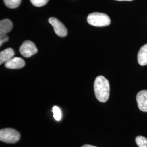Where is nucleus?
<instances>
[{"label":"nucleus","mask_w":147,"mask_h":147,"mask_svg":"<svg viewBox=\"0 0 147 147\" xmlns=\"http://www.w3.org/2000/svg\"><path fill=\"white\" fill-rule=\"evenodd\" d=\"M94 89L96 98L101 102H106L110 96V84L103 76H99L95 80Z\"/></svg>","instance_id":"f257e3e1"},{"label":"nucleus","mask_w":147,"mask_h":147,"mask_svg":"<svg viewBox=\"0 0 147 147\" xmlns=\"http://www.w3.org/2000/svg\"><path fill=\"white\" fill-rule=\"evenodd\" d=\"M87 20L89 25L96 27L109 26L111 23L110 17L107 14L101 13H93L87 16Z\"/></svg>","instance_id":"f03ea898"},{"label":"nucleus","mask_w":147,"mask_h":147,"mask_svg":"<svg viewBox=\"0 0 147 147\" xmlns=\"http://www.w3.org/2000/svg\"><path fill=\"white\" fill-rule=\"evenodd\" d=\"M20 134L16 130L7 128L0 130V140L7 143H16L19 141Z\"/></svg>","instance_id":"7ed1b4c3"},{"label":"nucleus","mask_w":147,"mask_h":147,"mask_svg":"<svg viewBox=\"0 0 147 147\" xmlns=\"http://www.w3.org/2000/svg\"><path fill=\"white\" fill-rule=\"evenodd\" d=\"M21 55L26 58L31 57L38 52L36 45L30 40H26L22 43L19 49Z\"/></svg>","instance_id":"20e7f679"},{"label":"nucleus","mask_w":147,"mask_h":147,"mask_svg":"<svg viewBox=\"0 0 147 147\" xmlns=\"http://www.w3.org/2000/svg\"><path fill=\"white\" fill-rule=\"evenodd\" d=\"M49 22L53 26L54 31L56 34L61 37L67 36L68 31L67 28L58 19L54 17H51L49 19Z\"/></svg>","instance_id":"39448f33"},{"label":"nucleus","mask_w":147,"mask_h":147,"mask_svg":"<svg viewBox=\"0 0 147 147\" xmlns=\"http://www.w3.org/2000/svg\"><path fill=\"white\" fill-rule=\"evenodd\" d=\"M137 106L142 112H147V90L139 92L136 96Z\"/></svg>","instance_id":"423d86ee"},{"label":"nucleus","mask_w":147,"mask_h":147,"mask_svg":"<svg viewBox=\"0 0 147 147\" xmlns=\"http://www.w3.org/2000/svg\"><path fill=\"white\" fill-rule=\"evenodd\" d=\"M25 65V61L20 57H13L5 63V67L11 69H19Z\"/></svg>","instance_id":"0eeeda50"},{"label":"nucleus","mask_w":147,"mask_h":147,"mask_svg":"<svg viewBox=\"0 0 147 147\" xmlns=\"http://www.w3.org/2000/svg\"><path fill=\"white\" fill-rule=\"evenodd\" d=\"M13 28L11 21L8 19L2 20L0 21V36L7 35L11 32Z\"/></svg>","instance_id":"6e6552de"},{"label":"nucleus","mask_w":147,"mask_h":147,"mask_svg":"<svg viewBox=\"0 0 147 147\" xmlns=\"http://www.w3.org/2000/svg\"><path fill=\"white\" fill-rule=\"evenodd\" d=\"M15 55L14 50L12 48H7L0 53V64L6 63L11 59L13 58Z\"/></svg>","instance_id":"1a4fd4ad"},{"label":"nucleus","mask_w":147,"mask_h":147,"mask_svg":"<svg viewBox=\"0 0 147 147\" xmlns=\"http://www.w3.org/2000/svg\"><path fill=\"white\" fill-rule=\"evenodd\" d=\"M137 61L140 65H147V44L143 45L139 50L137 55Z\"/></svg>","instance_id":"9d476101"},{"label":"nucleus","mask_w":147,"mask_h":147,"mask_svg":"<svg viewBox=\"0 0 147 147\" xmlns=\"http://www.w3.org/2000/svg\"><path fill=\"white\" fill-rule=\"evenodd\" d=\"M5 5L11 9L18 7L21 3V0H3Z\"/></svg>","instance_id":"9b49d317"},{"label":"nucleus","mask_w":147,"mask_h":147,"mask_svg":"<svg viewBox=\"0 0 147 147\" xmlns=\"http://www.w3.org/2000/svg\"><path fill=\"white\" fill-rule=\"evenodd\" d=\"M135 142L138 147H147V138L142 136H138L135 138Z\"/></svg>","instance_id":"f8f14e48"},{"label":"nucleus","mask_w":147,"mask_h":147,"mask_svg":"<svg viewBox=\"0 0 147 147\" xmlns=\"http://www.w3.org/2000/svg\"><path fill=\"white\" fill-rule=\"evenodd\" d=\"M53 112L55 119L57 121H60L62 118V113L60 109L57 106H55L53 107Z\"/></svg>","instance_id":"ddd939ff"},{"label":"nucleus","mask_w":147,"mask_h":147,"mask_svg":"<svg viewBox=\"0 0 147 147\" xmlns=\"http://www.w3.org/2000/svg\"><path fill=\"white\" fill-rule=\"evenodd\" d=\"M32 4L35 7H42L47 4L49 0H30Z\"/></svg>","instance_id":"4468645a"},{"label":"nucleus","mask_w":147,"mask_h":147,"mask_svg":"<svg viewBox=\"0 0 147 147\" xmlns=\"http://www.w3.org/2000/svg\"><path fill=\"white\" fill-rule=\"evenodd\" d=\"M9 39V37L7 35L0 36V45L2 46L5 42H7Z\"/></svg>","instance_id":"2eb2a0df"},{"label":"nucleus","mask_w":147,"mask_h":147,"mask_svg":"<svg viewBox=\"0 0 147 147\" xmlns=\"http://www.w3.org/2000/svg\"><path fill=\"white\" fill-rule=\"evenodd\" d=\"M81 147H96L93 146H92V145H89V144H85L84 146H82Z\"/></svg>","instance_id":"dca6fc26"},{"label":"nucleus","mask_w":147,"mask_h":147,"mask_svg":"<svg viewBox=\"0 0 147 147\" xmlns=\"http://www.w3.org/2000/svg\"><path fill=\"white\" fill-rule=\"evenodd\" d=\"M116 1H131L132 0H116Z\"/></svg>","instance_id":"f3484780"}]
</instances>
